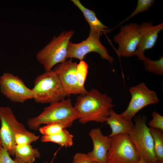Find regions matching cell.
Wrapping results in <instances>:
<instances>
[{
	"label": "cell",
	"mask_w": 163,
	"mask_h": 163,
	"mask_svg": "<svg viewBox=\"0 0 163 163\" xmlns=\"http://www.w3.org/2000/svg\"><path fill=\"white\" fill-rule=\"evenodd\" d=\"M33 99L39 103L50 104L59 102L66 96L54 71H46L38 76L32 89Z\"/></svg>",
	"instance_id": "3957f363"
},
{
	"label": "cell",
	"mask_w": 163,
	"mask_h": 163,
	"mask_svg": "<svg viewBox=\"0 0 163 163\" xmlns=\"http://www.w3.org/2000/svg\"><path fill=\"white\" fill-rule=\"evenodd\" d=\"M102 34L96 32L90 31L88 38L77 43L69 41L67 49V59L75 58L83 60L85 56L91 52L98 53L101 57L112 64L114 59L108 53L106 48L101 43L100 37Z\"/></svg>",
	"instance_id": "52a82bcc"
},
{
	"label": "cell",
	"mask_w": 163,
	"mask_h": 163,
	"mask_svg": "<svg viewBox=\"0 0 163 163\" xmlns=\"http://www.w3.org/2000/svg\"><path fill=\"white\" fill-rule=\"evenodd\" d=\"M149 128L154 141L155 152L158 161H163V135L161 131Z\"/></svg>",
	"instance_id": "ffe728a7"
},
{
	"label": "cell",
	"mask_w": 163,
	"mask_h": 163,
	"mask_svg": "<svg viewBox=\"0 0 163 163\" xmlns=\"http://www.w3.org/2000/svg\"><path fill=\"white\" fill-rule=\"evenodd\" d=\"M129 91L131 98L129 104L126 109L120 114L129 121H132L135 115L144 107L159 101L157 93L149 89L144 82L131 87Z\"/></svg>",
	"instance_id": "ba28073f"
},
{
	"label": "cell",
	"mask_w": 163,
	"mask_h": 163,
	"mask_svg": "<svg viewBox=\"0 0 163 163\" xmlns=\"http://www.w3.org/2000/svg\"><path fill=\"white\" fill-rule=\"evenodd\" d=\"M8 151L2 147L0 149V163H24L16 158L13 160Z\"/></svg>",
	"instance_id": "484cf974"
},
{
	"label": "cell",
	"mask_w": 163,
	"mask_h": 163,
	"mask_svg": "<svg viewBox=\"0 0 163 163\" xmlns=\"http://www.w3.org/2000/svg\"><path fill=\"white\" fill-rule=\"evenodd\" d=\"M145 70L149 72L159 75H163V56L158 59L151 60L145 57L142 60Z\"/></svg>",
	"instance_id": "44dd1931"
},
{
	"label": "cell",
	"mask_w": 163,
	"mask_h": 163,
	"mask_svg": "<svg viewBox=\"0 0 163 163\" xmlns=\"http://www.w3.org/2000/svg\"><path fill=\"white\" fill-rule=\"evenodd\" d=\"M139 24L132 23L121 26L119 33L113 37L118 45L116 53L119 56L131 57L135 55L139 40Z\"/></svg>",
	"instance_id": "30bf717a"
},
{
	"label": "cell",
	"mask_w": 163,
	"mask_h": 163,
	"mask_svg": "<svg viewBox=\"0 0 163 163\" xmlns=\"http://www.w3.org/2000/svg\"><path fill=\"white\" fill-rule=\"evenodd\" d=\"M1 93L12 102L23 103L33 99L32 89L27 87L18 76L8 72L0 76Z\"/></svg>",
	"instance_id": "9c48e42d"
},
{
	"label": "cell",
	"mask_w": 163,
	"mask_h": 163,
	"mask_svg": "<svg viewBox=\"0 0 163 163\" xmlns=\"http://www.w3.org/2000/svg\"><path fill=\"white\" fill-rule=\"evenodd\" d=\"M163 29V23L154 26L150 21H143L139 24V40L135 55L142 60L145 57L144 51L152 48L157 40L158 34Z\"/></svg>",
	"instance_id": "7c38bea8"
},
{
	"label": "cell",
	"mask_w": 163,
	"mask_h": 163,
	"mask_svg": "<svg viewBox=\"0 0 163 163\" xmlns=\"http://www.w3.org/2000/svg\"><path fill=\"white\" fill-rule=\"evenodd\" d=\"M3 107L16 145L30 144L39 139V136L28 131L18 121L10 107Z\"/></svg>",
	"instance_id": "5bb4252c"
},
{
	"label": "cell",
	"mask_w": 163,
	"mask_h": 163,
	"mask_svg": "<svg viewBox=\"0 0 163 163\" xmlns=\"http://www.w3.org/2000/svg\"><path fill=\"white\" fill-rule=\"evenodd\" d=\"M72 125L65 123H54L40 127L38 130L43 136H49L58 134Z\"/></svg>",
	"instance_id": "7402d4cb"
},
{
	"label": "cell",
	"mask_w": 163,
	"mask_h": 163,
	"mask_svg": "<svg viewBox=\"0 0 163 163\" xmlns=\"http://www.w3.org/2000/svg\"><path fill=\"white\" fill-rule=\"evenodd\" d=\"M93 163H99L96 162V161H93Z\"/></svg>",
	"instance_id": "4dcf8cb0"
},
{
	"label": "cell",
	"mask_w": 163,
	"mask_h": 163,
	"mask_svg": "<svg viewBox=\"0 0 163 163\" xmlns=\"http://www.w3.org/2000/svg\"><path fill=\"white\" fill-rule=\"evenodd\" d=\"M74 33L72 30L62 31L37 53L36 59L45 71L66 60L67 45Z\"/></svg>",
	"instance_id": "277c9868"
},
{
	"label": "cell",
	"mask_w": 163,
	"mask_h": 163,
	"mask_svg": "<svg viewBox=\"0 0 163 163\" xmlns=\"http://www.w3.org/2000/svg\"><path fill=\"white\" fill-rule=\"evenodd\" d=\"M106 122L110 126L111 129V133L108 136L110 137L120 133H128L134 126L132 121L126 120L113 109L110 110L109 116Z\"/></svg>",
	"instance_id": "2e32d148"
},
{
	"label": "cell",
	"mask_w": 163,
	"mask_h": 163,
	"mask_svg": "<svg viewBox=\"0 0 163 163\" xmlns=\"http://www.w3.org/2000/svg\"><path fill=\"white\" fill-rule=\"evenodd\" d=\"M87 154L78 152L74 155L72 163H93Z\"/></svg>",
	"instance_id": "4316f807"
},
{
	"label": "cell",
	"mask_w": 163,
	"mask_h": 163,
	"mask_svg": "<svg viewBox=\"0 0 163 163\" xmlns=\"http://www.w3.org/2000/svg\"><path fill=\"white\" fill-rule=\"evenodd\" d=\"M0 139L2 147L6 150L10 155L14 156L16 144L2 106H0Z\"/></svg>",
	"instance_id": "9a60e30c"
},
{
	"label": "cell",
	"mask_w": 163,
	"mask_h": 163,
	"mask_svg": "<svg viewBox=\"0 0 163 163\" xmlns=\"http://www.w3.org/2000/svg\"><path fill=\"white\" fill-rule=\"evenodd\" d=\"M88 68L87 63L84 60L80 61L77 64L76 68V75L78 83L82 89L86 90L85 87V83Z\"/></svg>",
	"instance_id": "cb8c5ba5"
},
{
	"label": "cell",
	"mask_w": 163,
	"mask_h": 163,
	"mask_svg": "<svg viewBox=\"0 0 163 163\" xmlns=\"http://www.w3.org/2000/svg\"><path fill=\"white\" fill-rule=\"evenodd\" d=\"M82 13L90 28V31L102 34L110 31L111 29L104 25L97 17L94 12L85 7L79 0H71Z\"/></svg>",
	"instance_id": "e0dca14e"
},
{
	"label": "cell",
	"mask_w": 163,
	"mask_h": 163,
	"mask_svg": "<svg viewBox=\"0 0 163 163\" xmlns=\"http://www.w3.org/2000/svg\"><path fill=\"white\" fill-rule=\"evenodd\" d=\"M146 120L145 115L137 116L133 128L128 134L140 158L148 163H155L158 161L155 155L153 139L149 128L146 125Z\"/></svg>",
	"instance_id": "5b68a950"
},
{
	"label": "cell",
	"mask_w": 163,
	"mask_h": 163,
	"mask_svg": "<svg viewBox=\"0 0 163 163\" xmlns=\"http://www.w3.org/2000/svg\"><path fill=\"white\" fill-rule=\"evenodd\" d=\"M74 136L66 129L55 135L42 136L40 138L42 142H52L66 148L71 146L73 143Z\"/></svg>",
	"instance_id": "d6986e66"
},
{
	"label": "cell",
	"mask_w": 163,
	"mask_h": 163,
	"mask_svg": "<svg viewBox=\"0 0 163 163\" xmlns=\"http://www.w3.org/2000/svg\"><path fill=\"white\" fill-rule=\"evenodd\" d=\"M43 163H48V162H43Z\"/></svg>",
	"instance_id": "1f68e13d"
},
{
	"label": "cell",
	"mask_w": 163,
	"mask_h": 163,
	"mask_svg": "<svg viewBox=\"0 0 163 163\" xmlns=\"http://www.w3.org/2000/svg\"><path fill=\"white\" fill-rule=\"evenodd\" d=\"M111 138L107 163H136L139 160L140 157L128 133L119 134Z\"/></svg>",
	"instance_id": "8992f818"
},
{
	"label": "cell",
	"mask_w": 163,
	"mask_h": 163,
	"mask_svg": "<svg viewBox=\"0 0 163 163\" xmlns=\"http://www.w3.org/2000/svg\"><path fill=\"white\" fill-rule=\"evenodd\" d=\"M78 118L71 99L68 98L50 104L37 116L29 118L27 124L29 128L37 131L42 124L62 123L72 125Z\"/></svg>",
	"instance_id": "7a4b0ae2"
},
{
	"label": "cell",
	"mask_w": 163,
	"mask_h": 163,
	"mask_svg": "<svg viewBox=\"0 0 163 163\" xmlns=\"http://www.w3.org/2000/svg\"><path fill=\"white\" fill-rule=\"evenodd\" d=\"M74 107L78 115L79 122L84 124L92 121L106 122L114 105L112 99L107 94L92 88L86 94H80Z\"/></svg>",
	"instance_id": "6da1fadb"
},
{
	"label": "cell",
	"mask_w": 163,
	"mask_h": 163,
	"mask_svg": "<svg viewBox=\"0 0 163 163\" xmlns=\"http://www.w3.org/2000/svg\"><path fill=\"white\" fill-rule=\"evenodd\" d=\"M155 2L154 0H138L136 8L131 14L127 18L123 21L114 28L128 21L138 13L147 11L152 7Z\"/></svg>",
	"instance_id": "603a6c76"
},
{
	"label": "cell",
	"mask_w": 163,
	"mask_h": 163,
	"mask_svg": "<svg viewBox=\"0 0 163 163\" xmlns=\"http://www.w3.org/2000/svg\"><path fill=\"white\" fill-rule=\"evenodd\" d=\"M152 117L148 123L150 128L157 129L161 131L163 130V117L156 111H153L152 114Z\"/></svg>",
	"instance_id": "d4e9b609"
},
{
	"label": "cell",
	"mask_w": 163,
	"mask_h": 163,
	"mask_svg": "<svg viewBox=\"0 0 163 163\" xmlns=\"http://www.w3.org/2000/svg\"><path fill=\"white\" fill-rule=\"evenodd\" d=\"M136 163H148L142 158H140L139 160Z\"/></svg>",
	"instance_id": "83f0119b"
},
{
	"label": "cell",
	"mask_w": 163,
	"mask_h": 163,
	"mask_svg": "<svg viewBox=\"0 0 163 163\" xmlns=\"http://www.w3.org/2000/svg\"><path fill=\"white\" fill-rule=\"evenodd\" d=\"M93 143L92 150L87 154L93 162L107 163V153L111 142V138L104 135L99 128L91 129L89 133Z\"/></svg>",
	"instance_id": "4fadbf2b"
},
{
	"label": "cell",
	"mask_w": 163,
	"mask_h": 163,
	"mask_svg": "<svg viewBox=\"0 0 163 163\" xmlns=\"http://www.w3.org/2000/svg\"><path fill=\"white\" fill-rule=\"evenodd\" d=\"M77 63L72 59L56 65L53 70L60 82L66 96L71 94H83L87 90L82 89L78 85L77 75Z\"/></svg>",
	"instance_id": "8fae6325"
},
{
	"label": "cell",
	"mask_w": 163,
	"mask_h": 163,
	"mask_svg": "<svg viewBox=\"0 0 163 163\" xmlns=\"http://www.w3.org/2000/svg\"><path fill=\"white\" fill-rule=\"evenodd\" d=\"M155 163H163V161H158Z\"/></svg>",
	"instance_id": "f1b7e54d"
},
{
	"label": "cell",
	"mask_w": 163,
	"mask_h": 163,
	"mask_svg": "<svg viewBox=\"0 0 163 163\" xmlns=\"http://www.w3.org/2000/svg\"><path fill=\"white\" fill-rule=\"evenodd\" d=\"M14 155L24 163H34L36 158H40V154L37 149L33 148L30 144H21L16 145Z\"/></svg>",
	"instance_id": "ac0fdd59"
},
{
	"label": "cell",
	"mask_w": 163,
	"mask_h": 163,
	"mask_svg": "<svg viewBox=\"0 0 163 163\" xmlns=\"http://www.w3.org/2000/svg\"><path fill=\"white\" fill-rule=\"evenodd\" d=\"M1 147H2V146L1 145V141H0V149H1Z\"/></svg>",
	"instance_id": "f546056e"
}]
</instances>
